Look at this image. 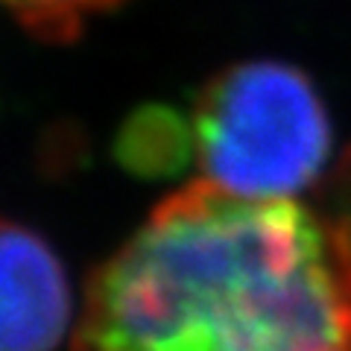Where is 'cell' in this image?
<instances>
[{"label":"cell","mask_w":351,"mask_h":351,"mask_svg":"<svg viewBox=\"0 0 351 351\" xmlns=\"http://www.w3.org/2000/svg\"><path fill=\"white\" fill-rule=\"evenodd\" d=\"M71 325L59 255L32 228L0 217V351H56Z\"/></svg>","instance_id":"cell-3"},{"label":"cell","mask_w":351,"mask_h":351,"mask_svg":"<svg viewBox=\"0 0 351 351\" xmlns=\"http://www.w3.org/2000/svg\"><path fill=\"white\" fill-rule=\"evenodd\" d=\"M120 0H0V12L41 41H73L94 15L114 9Z\"/></svg>","instance_id":"cell-4"},{"label":"cell","mask_w":351,"mask_h":351,"mask_svg":"<svg viewBox=\"0 0 351 351\" xmlns=\"http://www.w3.org/2000/svg\"><path fill=\"white\" fill-rule=\"evenodd\" d=\"M184 138H193V132H184L173 112H144L126 126L120 152L141 173H164L184 156Z\"/></svg>","instance_id":"cell-5"},{"label":"cell","mask_w":351,"mask_h":351,"mask_svg":"<svg viewBox=\"0 0 351 351\" xmlns=\"http://www.w3.org/2000/svg\"><path fill=\"white\" fill-rule=\"evenodd\" d=\"M191 132L199 179L252 199L313 191L331 152V120L316 88L302 71L269 59L208 80Z\"/></svg>","instance_id":"cell-2"},{"label":"cell","mask_w":351,"mask_h":351,"mask_svg":"<svg viewBox=\"0 0 351 351\" xmlns=\"http://www.w3.org/2000/svg\"><path fill=\"white\" fill-rule=\"evenodd\" d=\"M73 351H351V149L307 199L164 196L91 272Z\"/></svg>","instance_id":"cell-1"}]
</instances>
